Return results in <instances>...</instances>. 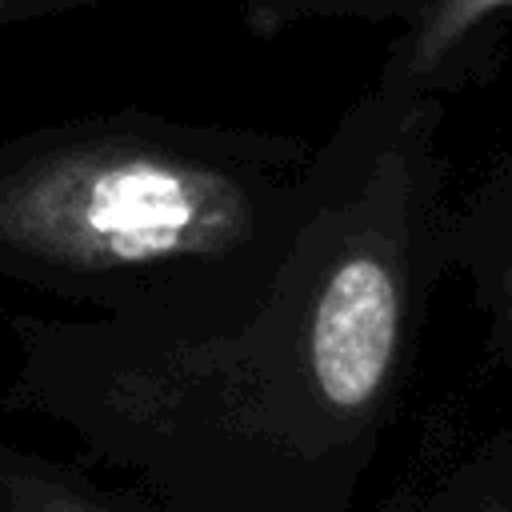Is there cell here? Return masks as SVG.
Returning <instances> with one entry per match:
<instances>
[{"label": "cell", "mask_w": 512, "mask_h": 512, "mask_svg": "<svg viewBox=\"0 0 512 512\" xmlns=\"http://www.w3.org/2000/svg\"><path fill=\"white\" fill-rule=\"evenodd\" d=\"M84 4H100V0H0V24H16V20H32V16H52V12L84 8Z\"/></svg>", "instance_id": "obj_6"}, {"label": "cell", "mask_w": 512, "mask_h": 512, "mask_svg": "<svg viewBox=\"0 0 512 512\" xmlns=\"http://www.w3.org/2000/svg\"><path fill=\"white\" fill-rule=\"evenodd\" d=\"M444 268L468 288L484 356L512 368V148L500 152L476 184L452 196Z\"/></svg>", "instance_id": "obj_3"}, {"label": "cell", "mask_w": 512, "mask_h": 512, "mask_svg": "<svg viewBox=\"0 0 512 512\" xmlns=\"http://www.w3.org/2000/svg\"><path fill=\"white\" fill-rule=\"evenodd\" d=\"M380 512H512V428L488 432L392 492Z\"/></svg>", "instance_id": "obj_4"}, {"label": "cell", "mask_w": 512, "mask_h": 512, "mask_svg": "<svg viewBox=\"0 0 512 512\" xmlns=\"http://www.w3.org/2000/svg\"><path fill=\"white\" fill-rule=\"evenodd\" d=\"M300 136L108 112L0 144V272L92 316L212 324L248 308L316 184Z\"/></svg>", "instance_id": "obj_2"}, {"label": "cell", "mask_w": 512, "mask_h": 512, "mask_svg": "<svg viewBox=\"0 0 512 512\" xmlns=\"http://www.w3.org/2000/svg\"><path fill=\"white\" fill-rule=\"evenodd\" d=\"M0 512H164L144 492H112L84 472L0 444Z\"/></svg>", "instance_id": "obj_5"}, {"label": "cell", "mask_w": 512, "mask_h": 512, "mask_svg": "<svg viewBox=\"0 0 512 512\" xmlns=\"http://www.w3.org/2000/svg\"><path fill=\"white\" fill-rule=\"evenodd\" d=\"M444 108L368 88L320 140L268 288L224 320L16 316L8 408L56 420L164 512H348L448 276Z\"/></svg>", "instance_id": "obj_1"}]
</instances>
